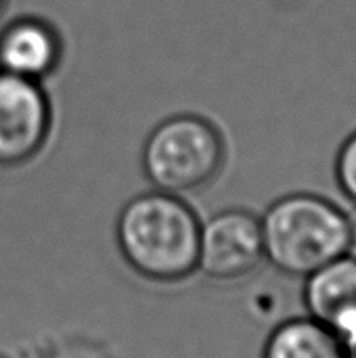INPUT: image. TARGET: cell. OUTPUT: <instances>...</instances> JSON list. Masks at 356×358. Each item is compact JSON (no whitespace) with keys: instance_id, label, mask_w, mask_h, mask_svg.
<instances>
[{"instance_id":"cell-12","label":"cell","mask_w":356,"mask_h":358,"mask_svg":"<svg viewBox=\"0 0 356 358\" xmlns=\"http://www.w3.org/2000/svg\"><path fill=\"white\" fill-rule=\"evenodd\" d=\"M0 358H4V357H0Z\"/></svg>"},{"instance_id":"cell-3","label":"cell","mask_w":356,"mask_h":358,"mask_svg":"<svg viewBox=\"0 0 356 358\" xmlns=\"http://www.w3.org/2000/svg\"><path fill=\"white\" fill-rule=\"evenodd\" d=\"M142 165L157 190L182 196L215 180L225 165V142L207 119L175 115L150 132Z\"/></svg>"},{"instance_id":"cell-4","label":"cell","mask_w":356,"mask_h":358,"mask_svg":"<svg viewBox=\"0 0 356 358\" xmlns=\"http://www.w3.org/2000/svg\"><path fill=\"white\" fill-rule=\"evenodd\" d=\"M262 261L261 217L245 209H226L201 224L197 271L207 278L218 282L245 278Z\"/></svg>"},{"instance_id":"cell-5","label":"cell","mask_w":356,"mask_h":358,"mask_svg":"<svg viewBox=\"0 0 356 358\" xmlns=\"http://www.w3.org/2000/svg\"><path fill=\"white\" fill-rule=\"evenodd\" d=\"M50 102L36 80L0 71V167H17L46 144Z\"/></svg>"},{"instance_id":"cell-7","label":"cell","mask_w":356,"mask_h":358,"mask_svg":"<svg viewBox=\"0 0 356 358\" xmlns=\"http://www.w3.org/2000/svg\"><path fill=\"white\" fill-rule=\"evenodd\" d=\"M59 38L50 25L20 20L0 33V71L38 80L50 75L59 62Z\"/></svg>"},{"instance_id":"cell-9","label":"cell","mask_w":356,"mask_h":358,"mask_svg":"<svg viewBox=\"0 0 356 358\" xmlns=\"http://www.w3.org/2000/svg\"><path fill=\"white\" fill-rule=\"evenodd\" d=\"M335 182L356 209V131L345 138L335 155Z\"/></svg>"},{"instance_id":"cell-2","label":"cell","mask_w":356,"mask_h":358,"mask_svg":"<svg viewBox=\"0 0 356 358\" xmlns=\"http://www.w3.org/2000/svg\"><path fill=\"white\" fill-rule=\"evenodd\" d=\"M261 227L264 259L276 271L297 278L349 253L356 241L349 213L313 192L276 199L261 217Z\"/></svg>"},{"instance_id":"cell-8","label":"cell","mask_w":356,"mask_h":358,"mask_svg":"<svg viewBox=\"0 0 356 358\" xmlns=\"http://www.w3.org/2000/svg\"><path fill=\"white\" fill-rule=\"evenodd\" d=\"M262 358H347V355L332 329L306 316L285 320L272 329Z\"/></svg>"},{"instance_id":"cell-6","label":"cell","mask_w":356,"mask_h":358,"mask_svg":"<svg viewBox=\"0 0 356 358\" xmlns=\"http://www.w3.org/2000/svg\"><path fill=\"white\" fill-rule=\"evenodd\" d=\"M308 316L324 324L343 345L356 337V255L345 253L305 278Z\"/></svg>"},{"instance_id":"cell-10","label":"cell","mask_w":356,"mask_h":358,"mask_svg":"<svg viewBox=\"0 0 356 358\" xmlns=\"http://www.w3.org/2000/svg\"><path fill=\"white\" fill-rule=\"evenodd\" d=\"M345 347V355H347V358H356V337L355 339H350L349 343L343 345Z\"/></svg>"},{"instance_id":"cell-1","label":"cell","mask_w":356,"mask_h":358,"mask_svg":"<svg viewBox=\"0 0 356 358\" xmlns=\"http://www.w3.org/2000/svg\"><path fill=\"white\" fill-rule=\"evenodd\" d=\"M201 222L180 196L152 192L131 199L117 220L121 255L142 278L175 284L197 271Z\"/></svg>"},{"instance_id":"cell-11","label":"cell","mask_w":356,"mask_h":358,"mask_svg":"<svg viewBox=\"0 0 356 358\" xmlns=\"http://www.w3.org/2000/svg\"><path fill=\"white\" fill-rule=\"evenodd\" d=\"M4 2H6V0H0V14H2V8H4Z\"/></svg>"}]
</instances>
